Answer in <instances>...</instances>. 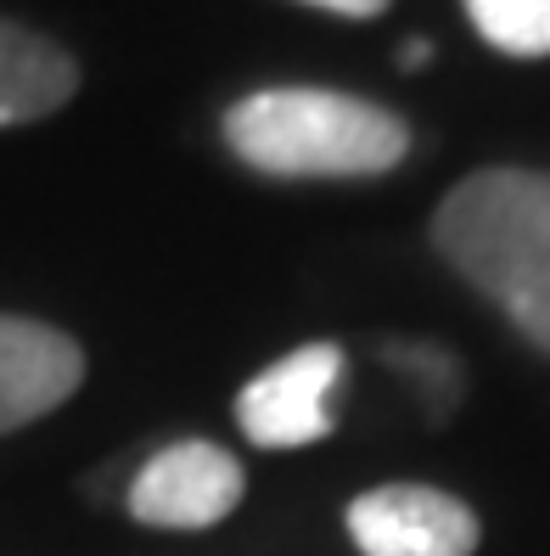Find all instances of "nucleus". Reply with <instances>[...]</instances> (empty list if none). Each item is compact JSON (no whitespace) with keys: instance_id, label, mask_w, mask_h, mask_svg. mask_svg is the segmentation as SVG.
<instances>
[{"instance_id":"39448f33","label":"nucleus","mask_w":550,"mask_h":556,"mask_svg":"<svg viewBox=\"0 0 550 556\" xmlns=\"http://www.w3.org/2000/svg\"><path fill=\"white\" fill-rule=\"evenodd\" d=\"M348 540L366 556H472L477 517L427 483H382L348 501Z\"/></svg>"},{"instance_id":"6e6552de","label":"nucleus","mask_w":550,"mask_h":556,"mask_svg":"<svg viewBox=\"0 0 550 556\" xmlns=\"http://www.w3.org/2000/svg\"><path fill=\"white\" fill-rule=\"evenodd\" d=\"M376 354H382V366L415 394V405L427 410V421H444L449 410L461 405L466 371H461V359L449 354L444 343H433V338H387Z\"/></svg>"},{"instance_id":"0eeeda50","label":"nucleus","mask_w":550,"mask_h":556,"mask_svg":"<svg viewBox=\"0 0 550 556\" xmlns=\"http://www.w3.org/2000/svg\"><path fill=\"white\" fill-rule=\"evenodd\" d=\"M79 90L74 56L56 40L35 35L12 17H0V129L51 118L56 108H68Z\"/></svg>"},{"instance_id":"1a4fd4ad","label":"nucleus","mask_w":550,"mask_h":556,"mask_svg":"<svg viewBox=\"0 0 550 556\" xmlns=\"http://www.w3.org/2000/svg\"><path fill=\"white\" fill-rule=\"evenodd\" d=\"M466 17L506 56H550V0H466Z\"/></svg>"},{"instance_id":"423d86ee","label":"nucleus","mask_w":550,"mask_h":556,"mask_svg":"<svg viewBox=\"0 0 550 556\" xmlns=\"http://www.w3.org/2000/svg\"><path fill=\"white\" fill-rule=\"evenodd\" d=\"M85 382V349L35 315H0V433L62 410Z\"/></svg>"},{"instance_id":"20e7f679","label":"nucleus","mask_w":550,"mask_h":556,"mask_svg":"<svg viewBox=\"0 0 550 556\" xmlns=\"http://www.w3.org/2000/svg\"><path fill=\"white\" fill-rule=\"evenodd\" d=\"M247 489L242 462L225 444L180 439L152 450L129 483V517L146 529H214L236 511Z\"/></svg>"},{"instance_id":"9d476101","label":"nucleus","mask_w":550,"mask_h":556,"mask_svg":"<svg viewBox=\"0 0 550 556\" xmlns=\"http://www.w3.org/2000/svg\"><path fill=\"white\" fill-rule=\"evenodd\" d=\"M304 7H320V12H337V17H376L387 0H304Z\"/></svg>"},{"instance_id":"f03ea898","label":"nucleus","mask_w":550,"mask_h":556,"mask_svg":"<svg viewBox=\"0 0 550 556\" xmlns=\"http://www.w3.org/2000/svg\"><path fill=\"white\" fill-rule=\"evenodd\" d=\"M225 141L276 180H366L410 157V124L348 90L276 85L225 113Z\"/></svg>"},{"instance_id":"f257e3e1","label":"nucleus","mask_w":550,"mask_h":556,"mask_svg":"<svg viewBox=\"0 0 550 556\" xmlns=\"http://www.w3.org/2000/svg\"><path fill=\"white\" fill-rule=\"evenodd\" d=\"M433 248L550 354V175L477 169L433 214Z\"/></svg>"},{"instance_id":"9b49d317","label":"nucleus","mask_w":550,"mask_h":556,"mask_svg":"<svg viewBox=\"0 0 550 556\" xmlns=\"http://www.w3.org/2000/svg\"><path fill=\"white\" fill-rule=\"evenodd\" d=\"M427 56H433V46H427V40H410L399 62H405V68H422V62H427Z\"/></svg>"},{"instance_id":"7ed1b4c3","label":"nucleus","mask_w":550,"mask_h":556,"mask_svg":"<svg viewBox=\"0 0 550 556\" xmlns=\"http://www.w3.org/2000/svg\"><path fill=\"white\" fill-rule=\"evenodd\" d=\"M337 388H343V349L304 343L286 359L258 371L236 394L242 439L258 450H304L337 428Z\"/></svg>"}]
</instances>
